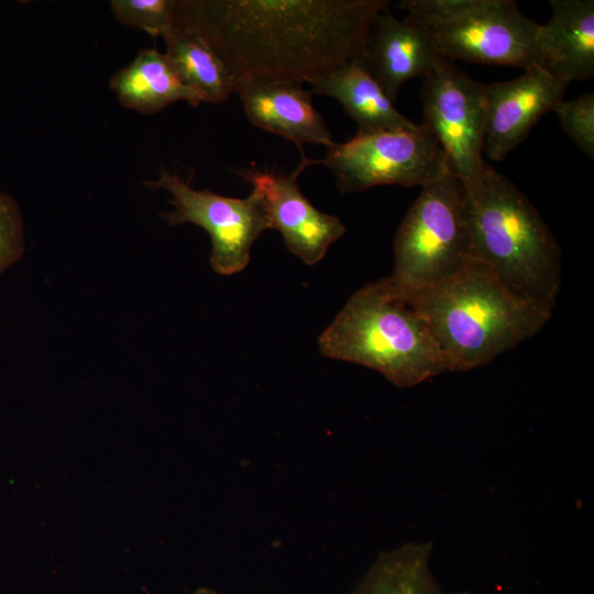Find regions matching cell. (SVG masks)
<instances>
[{
    "label": "cell",
    "instance_id": "d6986e66",
    "mask_svg": "<svg viewBox=\"0 0 594 594\" xmlns=\"http://www.w3.org/2000/svg\"><path fill=\"white\" fill-rule=\"evenodd\" d=\"M116 19L153 37L164 35L175 25V0H111Z\"/></svg>",
    "mask_w": 594,
    "mask_h": 594
},
{
    "label": "cell",
    "instance_id": "ba28073f",
    "mask_svg": "<svg viewBox=\"0 0 594 594\" xmlns=\"http://www.w3.org/2000/svg\"><path fill=\"white\" fill-rule=\"evenodd\" d=\"M146 185L169 193L174 210L162 215L169 226L191 223L209 234L210 265L220 275L243 271L254 242L271 229L263 199L254 189L244 198L221 196L208 189H195L166 169Z\"/></svg>",
    "mask_w": 594,
    "mask_h": 594
},
{
    "label": "cell",
    "instance_id": "5b68a950",
    "mask_svg": "<svg viewBox=\"0 0 594 594\" xmlns=\"http://www.w3.org/2000/svg\"><path fill=\"white\" fill-rule=\"evenodd\" d=\"M398 7L430 33L442 58L539 67L540 24L513 0H403Z\"/></svg>",
    "mask_w": 594,
    "mask_h": 594
},
{
    "label": "cell",
    "instance_id": "7402d4cb",
    "mask_svg": "<svg viewBox=\"0 0 594 594\" xmlns=\"http://www.w3.org/2000/svg\"><path fill=\"white\" fill-rule=\"evenodd\" d=\"M194 594H220L213 590H210V588H199L197 590Z\"/></svg>",
    "mask_w": 594,
    "mask_h": 594
},
{
    "label": "cell",
    "instance_id": "7a4b0ae2",
    "mask_svg": "<svg viewBox=\"0 0 594 594\" xmlns=\"http://www.w3.org/2000/svg\"><path fill=\"white\" fill-rule=\"evenodd\" d=\"M400 293L428 323L449 372L491 363L536 336L552 316V309L510 292L476 258L437 285Z\"/></svg>",
    "mask_w": 594,
    "mask_h": 594
},
{
    "label": "cell",
    "instance_id": "3957f363",
    "mask_svg": "<svg viewBox=\"0 0 594 594\" xmlns=\"http://www.w3.org/2000/svg\"><path fill=\"white\" fill-rule=\"evenodd\" d=\"M472 256L515 295L553 310L561 288L560 246L529 199L486 163L466 189Z\"/></svg>",
    "mask_w": 594,
    "mask_h": 594
},
{
    "label": "cell",
    "instance_id": "4fadbf2b",
    "mask_svg": "<svg viewBox=\"0 0 594 594\" xmlns=\"http://www.w3.org/2000/svg\"><path fill=\"white\" fill-rule=\"evenodd\" d=\"M237 92L250 122L278 134L299 147L334 144L323 117L314 107L312 94L293 81L241 80Z\"/></svg>",
    "mask_w": 594,
    "mask_h": 594
},
{
    "label": "cell",
    "instance_id": "7c38bea8",
    "mask_svg": "<svg viewBox=\"0 0 594 594\" xmlns=\"http://www.w3.org/2000/svg\"><path fill=\"white\" fill-rule=\"evenodd\" d=\"M441 59L430 33L406 18L398 20L388 6L373 22L363 64L394 101L404 84L424 79Z\"/></svg>",
    "mask_w": 594,
    "mask_h": 594
},
{
    "label": "cell",
    "instance_id": "603a6c76",
    "mask_svg": "<svg viewBox=\"0 0 594 594\" xmlns=\"http://www.w3.org/2000/svg\"><path fill=\"white\" fill-rule=\"evenodd\" d=\"M453 594H471L469 592H459V593H453Z\"/></svg>",
    "mask_w": 594,
    "mask_h": 594
},
{
    "label": "cell",
    "instance_id": "9a60e30c",
    "mask_svg": "<svg viewBox=\"0 0 594 594\" xmlns=\"http://www.w3.org/2000/svg\"><path fill=\"white\" fill-rule=\"evenodd\" d=\"M310 92L336 99L358 124V133L418 128L402 114L363 62L353 61L309 82Z\"/></svg>",
    "mask_w": 594,
    "mask_h": 594
},
{
    "label": "cell",
    "instance_id": "44dd1931",
    "mask_svg": "<svg viewBox=\"0 0 594 594\" xmlns=\"http://www.w3.org/2000/svg\"><path fill=\"white\" fill-rule=\"evenodd\" d=\"M24 226L18 202L0 191V275L24 253Z\"/></svg>",
    "mask_w": 594,
    "mask_h": 594
},
{
    "label": "cell",
    "instance_id": "2e32d148",
    "mask_svg": "<svg viewBox=\"0 0 594 594\" xmlns=\"http://www.w3.org/2000/svg\"><path fill=\"white\" fill-rule=\"evenodd\" d=\"M110 88L121 105L143 114L158 112L177 101L194 107L201 103L166 55L155 48L140 50L130 64L112 76Z\"/></svg>",
    "mask_w": 594,
    "mask_h": 594
},
{
    "label": "cell",
    "instance_id": "8fae6325",
    "mask_svg": "<svg viewBox=\"0 0 594 594\" xmlns=\"http://www.w3.org/2000/svg\"><path fill=\"white\" fill-rule=\"evenodd\" d=\"M568 86L538 66L510 80L485 85L483 153L491 161H503L563 99Z\"/></svg>",
    "mask_w": 594,
    "mask_h": 594
},
{
    "label": "cell",
    "instance_id": "5bb4252c",
    "mask_svg": "<svg viewBox=\"0 0 594 594\" xmlns=\"http://www.w3.org/2000/svg\"><path fill=\"white\" fill-rule=\"evenodd\" d=\"M548 23L540 24L539 67L571 84L594 75V1L550 0Z\"/></svg>",
    "mask_w": 594,
    "mask_h": 594
},
{
    "label": "cell",
    "instance_id": "30bf717a",
    "mask_svg": "<svg viewBox=\"0 0 594 594\" xmlns=\"http://www.w3.org/2000/svg\"><path fill=\"white\" fill-rule=\"evenodd\" d=\"M312 164L315 160L302 154L287 176L260 169L240 173L262 197L271 229L278 230L288 251L307 265L319 263L346 230L338 217L319 211L302 195L298 178Z\"/></svg>",
    "mask_w": 594,
    "mask_h": 594
},
{
    "label": "cell",
    "instance_id": "277c9868",
    "mask_svg": "<svg viewBox=\"0 0 594 594\" xmlns=\"http://www.w3.org/2000/svg\"><path fill=\"white\" fill-rule=\"evenodd\" d=\"M318 345L324 356L373 369L398 387L449 372L426 320L386 278L358 289Z\"/></svg>",
    "mask_w": 594,
    "mask_h": 594
},
{
    "label": "cell",
    "instance_id": "9c48e42d",
    "mask_svg": "<svg viewBox=\"0 0 594 594\" xmlns=\"http://www.w3.org/2000/svg\"><path fill=\"white\" fill-rule=\"evenodd\" d=\"M421 80L422 124L441 146L450 175L472 188L485 164V84L446 58Z\"/></svg>",
    "mask_w": 594,
    "mask_h": 594
},
{
    "label": "cell",
    "instance_id": "52a82bcc",
    "mask_svg": "<svg viewBox=\"0 0 594 594\" xmlns=\"http://www.w3.org/2000/svg\"><path fill=\"white\" fill-rule=\"evenodd\" d=\"M317 163L330 170L341 193L382 185L422 188L450 175L441 146L424 124L356 133L346 142H334Z\"/></svg>",
    "mask_w": 594,
    "mask_h": 594
},
{
    "label": "cell",
    "instance_id": "ffe728a7",
    "mask_svg": "<svg viewBox=\"0 0 594 594\" xmlns=\"http://www.w3.org/2000/svg\"><path fill=\"white\" fill-rule=\"evenodd\" d=\"M562 130L588 157H594V94L559 101L552 109Z\"/></svg>",
    "mask_w": 594,
    "mask_h": 594
},
{
    "label": "cell",
    "instance_id": "e0dca14e",
    "mask_svg": "<svg viewBox=\"0 0 594 594\" xmlns=\"http://www.w3.org/2000/svg\"><path fill=\"white\" fill-rule=\"evenodd\" d=\"M163 38L166 57L201 102L219 103L234 92L235 79L200 35L175 24Z\"/></svg>",
    "mask_w": 594,
    "mask_h": 594
},
{
    "label": "cell",
    "instance_id": "ac0fdd59",
    "mask_svg": "<svg viewBox=\"0 0 594 594\" xmlns=\"http://www.w3.org/2000/svg\"><path fill=\"white\" fill-rule=\"evenodd\" d=\"M430 552L431 546L414 543L380 554L351 594H442Z\"/></svg>",
    "mask_w": 594,
    "mask_h": 594
},
{
    "label": "cell",
    "instance_id": "6da1fadb",
    "mask_svg": "<svg viewBox=\"0 0 594 594\" xmlns=\"http://www.w3.org/2000/svg\"><path fill=\"white\" fill-rule=\"evenodd\" d=\"M387 0H175V24L200 35L235 81L309 84L363 62Z\"/></svg>",
    "mask_w": 594,
    "mask_h": 594
},
{
    "label": "cell",
    "instance_id": "8992f818",
    "mask_svg": "<svg viewBox=\"0 0 594 594\" xmlns=\"http://www.w3.org/2000/svg\"><path fill=\"white\" fill-rule=\"evenodd\" d=\"M468 196L452 175L421 188L394 239L387 282L403 293L437 285L472 260Z\"/></svg>",
    "mask_w": 594,
    "mask_h": 594
}]
</instances>
